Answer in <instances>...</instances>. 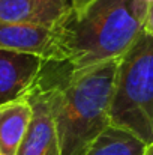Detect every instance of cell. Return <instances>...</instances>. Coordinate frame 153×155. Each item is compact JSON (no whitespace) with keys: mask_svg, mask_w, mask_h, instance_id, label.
<instances>
[{"mask_svg":"<svg viewBox=\"0 0 153 155\" xmlns=\"http://www.w3.org/2000/svg\"><path fill=\"white\" fill-rule=\"evenodd\" d=\"M149 0H95L59 26L62 65L83 69L117 60L143 32Z\"/></svg>","mask_w":153,"mask_h":155,"instance_id":"obj_1","label":"cell"},{"mask_svg":"<svg viewBox=\"0 0 153 155\" xmlns=\"http://www.w3.org/2000/svg\"><path fill=\"white\" fill-rule=\"evenodd\" d=\"M119 59L66 69L57 80L54 119L60 155H84L110 127Z\"/></svg>","mask_w":153,"mask_h":155,"instance_id":"obj_2","label":"cell"},{"mask_svg":"<svg viewBox=\"0 0 153 155\" xmlns=\"http://www.w3.org/2000/svg\"><path fill=\"white\" fill-rule=\"evenodd\" d=\"M110 125L153 143V38L144 30L119 59Z\"/></svg>","mask_w":153,"mask_h":155,"instance_id":"obj_3","label":"cell"},{"mask_svg":"<svg viewBox=\"0 0 153 155\" xmlns=\"http://www.w3.org/2000/svg\"><path fill=\"white\" fill-rule=\"evenodd\" d=\"M51 63L36 87L27 95L32 105V117L17 155H60L54 119L57 80L50 78Z\"/></svg>","mask_w":153,"mask_h":155,"instance_id":"obj_4","label":"cell"},{"mask_svg":"<svg viewBox=\"0 0 153 155\" xmlns=\"http://www.w3.org/2000/svg\"><path fill=\"white\" fill-rule=\"evenodd\" d=\"M48 66L38 56L0 48V104L27 98Z\"/></svg>","mask_w":153,"mask_h":155,"instance_id":"obj_5","label":"cell"},{"mask_svg":"<svg viewBox=\"0 0 153 155\" xmlns=\"http://www.w3.org/2000/svg\"><path fill=\"white\" fill-rule=\"evenodd\" d=\"M0 48L38 56L50 63L62 65L59 26L44 27L0 21Z\"/></svg>","mask_w":153,"mask_h":155,"instance_id":"obj_6","label":"cell"},{"mask_svg":"<svg viewBox=\"0 0 153 155\" xmlns=\"http://www.w3.org/2000/svg\"><path fill=\"white\" fill-rule=\"evenodd\" d=\"M71 14L69 0H0V21L60 26Z\"/></svg>","mask_w":153,"mask_h":155,"instance_id":"obj_7","label":"cell"},{"mask_svg":"<svg viewBox=\"0 0 153 155\" xmlns=\"http://www.w3.org/2000/svg\"><path fill=\"white\" fill-rule=\"evenodd\" d=\"M32 117L27 98L0 104V155H17Z\"/></svg>","mask_w":153,"mask_h":155,"instance_id":"obj_8","label":"cell"},{"mask_svg":"<svg viewBox=\"0 0 153 155\" xmlns=\"http://www.w3.org/2000/svg\"><path fill=\"white\" fill-rule=\"evenodd\" d=\"M146 143L134 134L110 125L84 155H143Z\"/></svg>","mask_w":153,"mask_h":155,"instance_id":"obj_9","label":"cell"},{"mask_svg":"<svg viewBox=\"0 0 153 155\" xmlns=\"http://www.w3.org/2000/svg\"><path fill=\"white\" fill-rule=\"evenodd\" d=\"M143 30L153 38V0H149V3H147V11H146V17H144Z\"/></svg>","mask_w":153,"mask_h":155,"instance_id":"obj_10","label":"cell"},{"mask_svg":"<svg viewBox=\"0 0 153 155\" xmlns=\"http://www.w3.org/2000/svg\"><path fill=\"white\" fill-rule=\"evenodd\" d=\"M95 0H69L71 5V12L74 15H81Z\"/></svg>","mask_w":153,"mask_h":155,"instance_id":"obj_11","label":"cell"},{"mask_svg":"<svg viewBox=\"0 0 153 155\" xmlns=\"http://www.w3.org/2000/svg\"><path fill=\"white\" fill-rule=\"evenodd\" d=\"M143 155H153V143L149 145V146H146V151H144Z\"/></svg>","mask_w":153,"mask_h":155,"instance_id":"obj_12","label":"cell"}]
</instances>
